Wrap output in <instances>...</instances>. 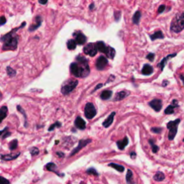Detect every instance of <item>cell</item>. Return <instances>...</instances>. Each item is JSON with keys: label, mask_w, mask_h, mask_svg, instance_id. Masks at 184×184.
<instances>
[{"label": "cell", "mask_w": 184, "mask_h": 184, "mask_svg": "<svg viewBox=\"0 0 184 184\" xmlns=\"http://www.w3.org/2000/svg\"><path fill=\"white\" fill-rule=\"evenodd\" d=\"M151 131H152V132H154V133L159 134L162 132V128H160V127H152V128L151 129Z\"/></svg>", "instance_id": "obj_40"}, {"label": "cell", "mask_w": 184, "mask_h": 184, "mask_svg": "<svg viewBox=\"0 0 184 184\" xmlns=\"http://www.w3.org/2000/svg\"><path fill=\"white\" fill-rule=\"evenodd\" d=\"M74 123H75V126H76V128L81 129V130L86 128V121H84L81 117H76Z\"/></svg>", "instance_id": "obj_12"}, {"label": "cell", "mask_w": 184, "mask_h": 184, "mask_svg": "<svg viewBox=\"0 0 184 184\" xmlns=\"http://www.w3.org/2000/svg\"><path fill=\"white\" fill-rule=\"evenodd\" d=\"M129 95V92L126 91H121L118 92V93H116L115 95L114 98V101H121L122 99H124L126 96H127Z\"/></svg>", "instance_id": "obj_13"}, {"label": "cell", "mask_w": 184, "mask_h": 184, "mask_svg": "<svg viewBox=\"0 0 184 184\" xmlns=\"http://www.w3.org/2000/svg\"><path fill=\"white\" fill-rule=\"evenodd\" d=\"M38 1L41 4H46L47 1H48V0H38Z\"/></svg>", "instance_id": "obj_47"}, {"label": "cell", "mask_w": 184, "mask_h": 184, "mask_svg": "<svg viewBox=\"0 0 184 184\" xmlns=\"http://www.w3.org/2000/svg\"><path fill=\"white\" fill-rule=\"evenodd\" d=\"M46 168L48 171H52V172L58 174V176H61V175H60V174H59L57 172V171H56V168H57V167H56L55 164H54V163H48V164H47L46 166Z\"/></svg>", "instance_id": "obj_24"}, {"label": "cell", "mask_w": 184, "mask_h": 184, "mask_svg": "<svg viewBox=\"0 0 184 184\" xmlns=\"http://www.w3.org/2000/svg\"><path fill=\"white\" fill-rule=\"evenodd\" d=\"M164 38V35H163L162 31H157L153 33L152 35H150V39L153 41V40H156V39H163Z\"/></svg>", "instance_id": "obj_25"}, {"label": "cell", "mask_w": 184, "mask_h": 184, "mask_svg": "<svg viewBox=\"0 0 184 184\" xmlns=\"http://www.w3.org/2000/svg\"><path fill=\"white\" fill-rule=\"evenodd\" d=\"M114 78L115 77L113 76V75H111L110 79H109V81H107V83H109V82L112 81V80H114Z\"/></svg>", "instance_id": "obj_51"}, {"label": "cell", "mask_w": 184, "mask_h": 184, "mask_svg": "<svg viewBox=\"0 0 184 184\" xmlns=\"http://www.w3.org/2000/svg\"><path fill=\"white\" fill-rule=\"evenodd\" d=\"M107 63H108V60H107V58H105L104 56H100L97 59V60H96V68L98 70H99V71L104 70L105 68V67L107 66Z\"/></svg>", "instance_id": "obj_8"}, {"label": "cell", "mask_w": 184, "mask_h": 184, "mask_svg": "<svg viewBox=\"0 0 184 184\" xmlns=\"http://www.w3.org/2000/svg\"><path fill=\"white\" fill-rule=\"evenodd\" d=\"M114 115H115V112H112V113L110 114V116L108 117L107 119H105V121L103 122V126L106 128L109 127L111 124H112L113 122V120H114Z\"/></svg>", "instance_id": "obj_15"}, {"label": "cell", "mask_w": 184, "mask_h": 184, "mask_svg": "<svg viewBox=\"0 0 184 184\" xmlns=\"http://www.w3.org/2000/svg\"><path fill=\"white\" fill-rule=\"evenodd\" d=\"M146 58L148 59L150 61H153L154 58H155V54L152 53H150L146 56Z\"/></svg>", "instance_id": "obj_39"}, {"label": "cell", "mask_w": 184, "mask_h": 184, "mask_svg": "<svg viewBox=\"0 0 184 184\" xmlns=\"http://www.w3.org/2000/svg\"><path fill=\"white\" fill-rule=\"evenodd\" d=\"M153 73V68L149 64H145L143 66V70H142V74L145 76H148Z\"/></svg>", "instance_id": "obj_14"}, {"label": "cell", "mask_w": 184, "mask_h": 184, "mask_svg": "<svg viewBox=\"0 0 184 184\" xmlns=\"http://www.w3.org/2000/svg\"><path fill=\"white\" fill-rule=\"evenodd\" d=\"M183 142H184V138H183Z\"/></svg>", "instance_id": "obj_57"}, {"label": "cell", "mask_w": 184, "mask_h": 184, "mask_svg": "<svg viewBox=\"0 0 184 184\" xmlns=\"http://www.w3.org/2000/svg\"><path fill=\"white\" fill-rule=\"evenodd\" d=\"M149 105L155 112H160L162 109V101L160 99H153L149 103Z\"/></svg>", "instance_id": "obj_11"}, {"label": "cell", "mask_w": 184, "mask_h": 184, "mask_svg": "<svg viewBox=\"0 0 184 184\" xmlns=\"http://www.w3.org/2000/svg\"><path fill=\"white\" fill-rule=\"evenodd\" d=\"M7 130H8V129H7ZM7 130L6 131V132H4V135H3V136H2L3 140H4V139H5L6 138H7V137L10 136V135H11V132H8V131H7Z\"/></svg>", "instance_id": "obj_44"}, {"label": "cell", "mask_w": 184, "mask_h": 184, "mask_svg": "<svg viewBox=\"0 0 184 184\" xmlns=\"http://www.w3.org/2000/svg\"><path fill=\"white\" fill-rule=\"evenodd\" d=\"M174 108H175L174 106H168L166 109V110H165V114H173L174 112Z\"/></svg>", "instance_id": "obj_33"}, {"label": "cell", "mask_w": 184, "mask_h": 184, "mask_svg": "<svg viewBox=\"0 0 184 184\" xmlns=\"http://www.w3.org/2000/svg\"><path fill=\"white\" fill-rule=\"evenodd\" d=\"M78 63H72L70 65L71 74L76 77H86L90 72V68L88 64V60L81 55L76 57Z\"/></svg>", "instance_id": "obj_1"}, {"label": "cell", "mask_w": 184, "mask_h": 184, "mask_svg": "<svg viewBox=\"0 0 184 184\" xmlns=\"http://www.w3.org/2000/svg\"><path fill=\"white\" fill-rule=\"evenodd\" d=\"M115 20H116V21H119V18H120V16H121V12H119V15H117V12H115Z\"/></svg>", "instance_id": "obj_45"}, {"label": "cell", "mask_w": 184, "mask_h": 184, "mask_svg": "<svg viewBox=\"0 0 184 184\" xmlns=\"http://www.w3.org/2000/svg\"><path fill=\"white\" fill-rule=\"evenodd\" d=\"M78 84H79V81L77 80L70 79V80L67 81L61 87L62 93L63 95H67L69 93H71L77 86Z\"/></svg>", "instance_id": "obj_5"}, {"label": "cell", "mask_w": 184, "mask_h": 184, "mask_svg": "<svg viewBox=\"0 0 184 184\" xmlns=\"http://www.w3.org/2000/svg\"><path fill=\"white\" fill-rule=\"evenodd\" d=\"M1 91H0V96H1Z\"/></svg>", "instance_id": "obj_56"}, {"label": "cell", "mask_w": 184, "mask_h": 184, "mask_svg": "<svg viewBox=\"0 0 184 184\" xmlns=\"http://www.w3.org/2000/svg\"><path fill=\"white\" fill-rule=\"evenodd\" d=\"M96 48H97V50L99 51V52L103 53H105L106 51H107V46H106L105 43L102 41H99L96 43Z\"/></svg>", "instance_id": "obj_21"}, {"label": "cell", "mask_w": 184, "mask_h": 184, "mask_svg": "<svg viewBox=\"0 0 184 184\" xmlns=\"http://www.w3.org/2000/svg\"><path fill=\"white\" fill-rule=\"evenodd\" d=\"M17 109H18V110L19 111V112H20V113L22 114L23 116H24L25 119V127H27V116H26L25 112V111L23 110V109L20 106H18V107H17Z\"/></svg>", "instance_id": "obj_34"}, {"label": "cell", "mask_w": 184, "mask_h": 184, "mask_svg": "<svg viewBox=\"0 0 184 184\" xmlns=\"http://www.w3.org/2000/svg\"><path fill=\"white\" fill-rule=\"evenodd\" d=\"M172 105L174 106L175 107H178V101L176 100V99H174V100H173L172 101Z\"/></svg>", "instance_id": "obj_46"}, {"label": "cell", "mask_w": 184, "mask_h": 184, "mask_svg": "<svg viewBox=\"0 0 184 184\" xmlns=\"http://www.w3.org/2000/svg\"><path fill=\"white\" fill-rule=\"evenodd\" d=\"M168 81L165 80L163 82V84H162V86H166L168 85Z\"/></svg>", "instance_id": "obj_52"}, {"label": "cell", "mask_w": 184, "mask_h": 184, "mask_svg": "<svg viewBox=\"0 0 184 184\" xmlns=\"http://www.w3.org/2000/svg\"><path fill=\"white\" fill-rule=\"evenodd\" d=\"M91 142V140H89V139H87V140H81L79 141V145H78L77 147H76L75 149L73 150V152L71 153V155L70 156H73V155H74L75 154L77 153L78 152H79V151L81 150L82 149V148L85 147V146H86L88 144V143H90Z\"/></svg>", "instance_id": "obj_9"}, {"label": "cell", "mask_w": 184, "mask_h": 184, "mask_svg": "<svg viewBox=\"0 0 184 184\" xmlns=\"http://www.w3.org/2000/svg\"><path fill=\"white\" fill-rule=\"evenodd\" d=\"M176 55V53L171 54V55H168V56H167V57L164 58H163V60H162V61L160 62V63H159L158 65H157V66L160 67V69H161V71H163V68H164V67H165V65H166L167 61H168V60H169V59L172 58H173V57H175Z\"/></svg>", "instance_id": "obj_17"}, {"label": "cell", "mask_w": 184, "mask_h": 184, "mask_svg": "<svg viewBox=\"0 0 184 184\" xmlns=\"http://www.w3.org/2000/svg\"><path fill=\"white\" fill-rule=\"evenodd\" d=\"M89 9H91V10H93V9H94V4H91V5L89 6Z\"/></svg>", "instance_id": "obj_54"}, {"label": "cell", "mask_w": 184, "mask_h": 184, "mask_svg": "<svg viewBox=\"0 0 184 184\" xmlns=\"http://www.w3.org/2000/svg\"><path fill=\"white\" fill-rule=\"evenodd\" d=\"M184 29V12L178 13L174 17L171 24V29L173 32H180Z\"/></svg>", "instance_id": "obj_3"}, {"label": "cell", "mask_w": 184, "mask_h": 184, "mask_svg": "<svg viewBox=\"0 0 184 184\" xmlns=\"http://www.w3.org/2000/svg\"><path fill=\"white\" fill-rule=\"evenodd\" d=\"M7 107L4 106L0 108V123L3 121V119L7 117Z\"/></svg>", "instance_id": "obj_23"}, {"label": "cell", "mask_w": 184, "mask_h": 184, "mask_svg": "<svg viewBox=\"0 0 184 184\" xmlns=\"http://www.w3.org/2000/svg\"><path fill=\"white\" fill-rule=\"evenodd\" d=\"M20 152L17 154H8V155H1V159L4 160H15L20 155Z\"/></svg>", "instance_id": "obj_20"}, {"label": "cell", "mask_w": 184, "mask_h": 184, "mask_svg": "<svg viewBox=\"0 0 184 184\" xmlns=\"http://www.w3.org/2000/svg\"><path fill=\"white\" fill-rule=\"evenodd\" d=\"M180 79H181L182 81H183V84H184V76H183V75H180Z\"/></svg>", "instance_id": "obj_55"}, {"label": "cell", "mask_w": 184, "mask_h": 184, "mask_svg": "<svg viewBox=\"0 0 184 184\" xmlns=\"http://www.w3.org/2000/svg\"><path fill=\"white\" fill-rule=\"evenodd\" d=\"M149 143H150V144L151 147H152V152H154V153H156V152H157V151H158V150H159L158 146L155 145L154 144L153 141H152V140H149Z\"/></svg>", "instance_id": "obj_35"}, {"label": "cell", "mask_w": 184, "mask_h": 184, "mask_svg": "<svg viewBox=\"0 0 184 184\" xmlns=\"http://www.w3.org/2000/svg\"><path fill=\"white\" fill-rule=\"evenodd\" d=\"M7 73L9 77H14V76L16 75V71H15L13 68H12L9 66L7 67Z\"/></svg>", "instance_id": "obj_31"}, {"label": "cell", "mask_w": 184, "mask_h": 184, "mask_svg": "<svg viewBox=\"0 0 184 184\" xmlns=\"http://www.w3.org/2000/svg\"><path fill=\"white\" fill-rule=\"evenodd\" d=\"M105 54L107 55V57L110 59H113L114 58L115 54H116V51L113 48L110 46H107V51H106Z\"/></svg>", "instance_id": "obj_18"}, {"label": "cell", "mask_w": 184, "mask_h": 184, "mask_svg": "<svg viewBox=\"0 0 184 184\" xmlns=\"http://www.w3.org/2000/svg\"><path fill=\"white\" fill-rule=\"evenodd\" d=\"M130 156H131V157H132V159H134L135 157H136V153H135V152H132L130 153Z\"/></svg>", "instance_id": "obj_50"}, {"label": "cell", "mask_w": 184, "mask_h": 184, "mask_svg": "<svg viewBox=\"0 0 184 184\" xmlns=\"http://www.w3.org/2000/svg\"><path fill=\"white\" fill-rule=\"evenodd\" d=\"M18 140H13L9 143V148L10 150H14L18 147Z\"/></svg>", "instance_id": "obj_30"}, {"label": "cell", "mask_w": 184, "mask_h": 184, "mask_svg": "<svg viewBox=\"0 0 184 184\" xmlns=\"http://www.w3.org/2000/svg\"><path fill=\"white\" fill-rule=\"evenodd\" d=\"M128 139H127V137H125L123 140H119L117 143V147H119V150H122L124 149V147L128 145Z\"/></svg>", "instance_id": "obj_19"}, {"label": "cell", "mask_w": 184, "mask_h": 184, "mask_svg": "<svg viewBox=\"0 0 184 184\" xmlns=\"http://www.w3.org/2000/svg\"><path fill=\"white\" fill-rule=\"evenodd\" d=\"M57 155H58V157H64V153H63V152H57Z\"/></svg>", "instance_id": "obj_49"}, {"label": "cell", "mask_w": 184, "mask_h": 184, "mask_svg": "<svg viewBox=\"0 0 184 184\" xmlns=\"http://www.w3.org/2000/svg\"><path fill=\"white\" fill-rule=\"evenodd\" d=\"M74 36L75 37V41L76 42V44L84 45L86 42V37L81 32H77L74 33Z\"/></svg>", "instance_id": "obj_10"}, {"label": "cell", "mask_w": 184, "mask_h": 184, "mask_svg": "<svg viewBox=\"0 0 184 184\" xmlns=\"http://www.w3.org/2000/svg\"><path fill=\"white\" fill-rule=\"evenodd\" d=\"M180 119H177L174 121H171L167 124V128L169 129V133H168V139L170 140H173L175 138L178 131V126L180 123Z\"/></svg>", "instance_id": "obj_4"}, {"label": "cell", "mask_w": 184, "mask_h": 184, "mask_svg": "<svg viewBox=\"0 0 184 184\" xmlns=\"http://www.w3.org/2000/svg\"><path fill=\"white\" fill-rule=\"evenodd\" d=\"M5 183H9V181L8 180H7L6 178H4L2 176H0V184H5Z\"/></svg>", "instance_id": "obj_41"}, {"label": "cell", "mask_w": 184, "mask_h": 184, "mask_svg": "<svg viewBox=\"0 0 184 184\" xmlns=\"http://www.w3.org/2000/svg\"><path fill=\"white\" fill-rule=\"evenodd\" d=\"M84 114L86 117L88 119H91L94 117L95 115L96 114V110L92 103L88 102L86 104Z\"/></svg>", "instance_id": "obj_6"}, {"label": "cell", "mask_w": 184, "mask_h": 184, "mask_svg": "<svg viewBox=\"0 0 184 184\" xmlns=\"http://www.w3.org/2000/svg\"><path fill=\"white\" fill-rule=\"evenodd\" d=\"M86 173L88 174H92V175H94V176L99 175V174H98V173H97V171H96V170H95L94 168H89V169L87 170Z\"/></svg>", "instance_id": "obj_38"}, {"label": "cell", "mask_w": 184, "mask_h": 184, "mask_svg": "<svg viewBox=\"0 0 184 184\" xmlns=\"http://www.w3.org/2000/svg\"><path fill=\"white\" fill-rule=\"evenodd\" d=\"M165 9H166V6H165L164 4H162V5H160V7H159L158 10H157V12H158L159 14H160V13H162L163 12H164Z\"/></svg>", "instance_id": "obj_42"}, {"label": "cell", "mask_w": 184, "mask_h": 184, "mask_svg": "<svg viewBox=\"0 0 184 184\" xmlns=\"http://www.w3.org/2000/svg\"><path fill=\"white\" fill-rule=\"evenodd\" d=\"M61 127V123L59 122V121H56L55 123H54L53 124H52V125L49 127L48 131H52V130H53L55 127Z\"/></svg>", "instance_id": "obj_36"}, {"label": "cell", "mask_w": 184, "mask_h": 184, "mask_svg": "<svg viewBox=\"0 0 184 184\" xmlns=\"http://www.w3.org/2000/svg\"><path fill=\"white\" fill-rule=\"evenodd\" d=\"M35 22H36L35 24L32 25L30 26V27L29 28V30L30 31V32L35 30V29H37V28L41 25V23H42L41 17H40V16L36 17V18H35Z\"/></svg>", "instance_id": "obj_16"}, {"label": "cell", "mask_w": 184, "mask_h": 184, "mask_svg": "<svg viewBox=\"0 0 184 184\" xmlns=\"http://www.w3.org/2000/svg\"><path fill=\"white\" fill-rule=\"evenodd\" d=\"M26 23L24 22L20 27L15 28V29H13L10 32H9L7 35L1 37V40L4 42V45H3L2 48L3 51H14V50L16 49L18 44V37L16 36H14V33L15 32V31L20 29L21 27H24Z\"/></svg>", "instance_id": "obj_2"}, {"label": "cell", "mask_w": 184, "mask_h": 184, "mask_svg": "<svg viewBox=\"0 0 184 184\" xmlns=\"http://www.w3.org/2000/svg\"><path fill=\"white\" fill-rule=\"evenodd\" d=\"M101 86H102V84H98V85H97V86H96V88H94V90H93V91H96V90H97V89H99V88H100Z\"/></svg>", "instance_id": "obj_48"}, {"label": "cell", "mask_w": 184, "mask_h": 184, "mask_svg": "<svg viewBox=\"0 0 184 184\" xmlns=\"http://www.w3.org/2000/svg\"><path fill=\"white\" fill-rule=\"evenodd\" d=\"M109 166L114 168V169H116L117 171H118L120 173L124 172V166H120V165H118V164H116V163H110V164H109Z\"/></svg>", "instance_id": "obj_27"}, {"label": "cell", "mask_w": 184, "mask_h": 184, "mask_svg": "<svg viewBox=\"0 0 184 184\" xmlns=\"http://www.w3.org/2000/svg\"><path fill=\"white\" fill-rule=\"evenodd\" d=\"M7 129H8V127H6V128L4 129H3V130L0 131V135H2V134H4V132H5L6 130H7Z\"/></svg>", "instance_id": "obj_53"}, {"label": "cell", "mask_w": 184, "mask_h": 184, "mask_svg": "<svg viewBox=\"0 0 184 184\" xmlns=\"http://www.w3.org/2000/svg\"><path fill=\"white\" fill-rule=\"evenodd\" d=\"M112 95V91L110 90H104L101 92V99L102 100H107V99H110Z\"/></svg>", "instance_id": "obj_22"}, {"label": "cell", "mask_w": 184, "mask_h": 184, "mask_svg": "<svg viewBox=\"0 0 184 184\" xmlns=\"http://www.w3.org/2000/svg\"><path fill=\"white\" fill-rule=\"evenodd\" d=\"M67 47L69 50H74L76 48V42L75 40L71 39L67 42Z\"/></svg>", "instance_id": "obj_29"}, {"label": "cell", "mask_w": 184, "mask_h": 184, "mask_svg": "<svg viewBox=\"0 0 184 184\" xmlns=\"http://www.w3.org/2000/svg\"><path fill=\"white\" fill-rule=\"evenodd\" d=\"M97 51L98 50L96 48V45L94 43H88L84 48V53L91 56V57L96 55L97 53Z\"/></svg>", "instance_id": "obj_7"}, {"label": "cell", "mask_w": 184, "mask_h": 184, "mask_svg": "<svg viewBox=\"0 0 184 184\" xmlns=\"http://www.w3.org/2000/svg\"><path fill=\"white\" fill-rule=\"evenodd\" d=\"M6 21L7 20H6V18L4 16L0 17V25H3L5 24Z\"/></svg>", "instance_id": "obj_43"}, {"label": "cell", "mask_w": 184, "mask_h": 184, "mask_svg": "<svg viewBox=\"0 0 184 184\" xmlns=\"http://www.w3.org/2000/svg\"><path fill=\"white\" fill-rule=\"evenodd\" d=\"M29 152H30L31 155H32V156H34V155H38L39 150H38V148H37V147H32L30 149V150H29Z\"/></svg>", "instance_id": "obj_37"}, {"label": "cell", "mask_w": 184, "mask_h": 184, "mask_svg": "<svg viewBox=\"0 0 184 184\" xmlns=\"http://www.w3.org/2000/svg\"><path fill=\"white\" fill-rule=\"evenodd\" d=\"M132 176H133L132 172L130 171V170H128L127 173V176H126V180H127V183H132Z\"/></svg>", "instance_id": "obj_32"}, {"label": "cell", "mask_w": 184, "mask_h": 184, "mask_svg": "<svg viewBox=\"0 0 184 184\" xmlns=\"http://www.w3.org/2000/svg\"><path fill=\"white\" fill-rule=\"evenodd\" d=\"M154 180L156 181H162L165 179V175L162 172H157L155 176H154Z\"/></svg>", "instance_id": "obj_28"}, {"label": "cell", "mask_w": 184, "mask_h": 184, "mask_svg": "<svg viewBox=\"0 0 184 184\" xmlns=\"http://www.w3.org/2000/svg\"><path fill=\"white\" fill-rule=\"evenodd\" d=\"M140 18H141V13H140V11H137L135 13V15H133V18H132V21H133V23L135 24L138 25L139 22H140Z\"/></svg>", "instance_id": "obj_26"}]
</instances>
